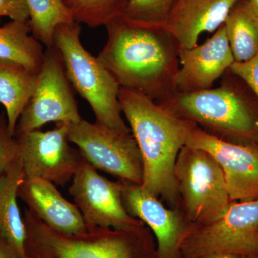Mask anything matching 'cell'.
Returning <instances> with one entry per match:
<instances>
[{
  "label": "cell",
  "mask_w": 258,
  "mask_h": 258,
  "mask_svg": "<svg viewBox=\"0 0 258 258\" xmlns=\"http://www.w3.org/2000/svg\"><path fill=\"white\" fill-rule=\"evenodd\" d=\"M105 27L106 43L97 58L120 88L142 93L155 101L176 92L180 47L164 25L122 15Z\"/></svg>",
  "instance_id": "obj_1"
},
{
  "label": "cell",
  "mask_w": 258,
  "mask_h": 258,
  "mask_svg": "<svg viewBox=\"0 0 258 258\" xmlns=\"http://www.w3.org/2000/svg\"><path fill=\"white\" fill-rule=\"evenodd\" d=\"M118 100L142 156L141 186L154 196L171 198L176 187V161L196 125L142 93L120 88Z\"/></svg>",
  "instance_id": "obj_2"
},
{
  "label": "cell",
  "mask_w": 258,
  "mask_h": 258,
  "mask_svg": "<svg viewBox=\"0 0 258 258\" xmlns=\"http://www.w3.org/2000/svg\"><path fill=\"white\" fill-rule=\"evenodd\" d=\"M25 258H159L142 226L130 230L88 229L66 235L47 227L29 209Z\"/></svg>",
  "instance_id": "obj_3"
},
{
  "label": "cell",
  "mask_w": 258,
  "mask_h": 258,
  "mask_svg": "<svg viewBox=\"0 0 258 258\" xmlns=\"http://www.w3.org/2000/svg\"><path fill=\"white\" fill-rule=\"evenodd\" d=\"M80 24H62L55 29L54 47L60 52L70 83L88 102L96 123L121 134H130L122 118L120 86L97 57L88 52L81 40Z\"/></svg>",
  "instance_id": "obj_4"
},
{
  "label": "cell",
  "mask_w": 258,
  "mask_h": 258,
  "mask_svg": "<svg viewBox=\"0 0 258 258\" xmlns=\"http://www.w3.org/2000/svg\"><path fill=\"white\" fill-rule=\"evenodd\" d=\"M156 102L180 118L208 129L207 133L217 137L222 134L252 138L258 134L257 115L244 97L227 81H222L218 88L198 92H176Z\"/></svg>",
  "instance_id": "obj_5"
},
{
  "label": "cell",
  "mask_w": 258,
  "mask_h": 258,
  "mask_svg": "<svg viewBox=\"0 0 258 258\" xmlns=\"http://www.w3.org/2000/svg\"><path fill=\"white\" fill-rule=\"evenodd\" d=\"M180 252L184 258L215 254L258 257V198L230 203L215 221L185 232Z\"/></svg>",
  "instance_id": "obj_6"
},
{
  "label": "cell",
  "mask_w": 258,
  "mask_h": 258,
  "mask_svg": "<svg viewBox=\"0 0 258 258\" xmlns=\"http://www.w3.org/2000/svg\"><path fill=\"white\" fill-rule=\"evenodd\" d=\"M81 120L60 52L55 47L46 48L36 86L19 118L15 137L40 130L51 122L73 124Z\"/></svg>",
  "instance_id": "obj_7"
},
{
  "label": "cell",
  "mask_w": 258,
  "mask_h": 258,
  "mask_svg": "<svg viewBox=\"0 0 258 258\" xmlns=\"http://www.w3.org/2000/svg\"><path fill=\"white\" fill-rule=\"evenodd\" d=\"M175 176L194 221L202 225L215 221L230 205L222 169L205 151L184 146L176 161Z\"/></svg>",
  "instance_id": "obj_8"
},
{
  "label": "cell",
  "mask_w": 258,
  "mask_h": 258,
  "mask_svg": "<svg viewBox=\"0 0 258 258\" xmlns=\"http://www.w3.org/2000/svg\"><path fill=\"white\" fill-rule=\"evenodd\" d=\"M68 137L83 159L96 169L141 185L143 166L140 151L131 134H121L99 123L81 120L69 125Z\"/></svg>",
  "instance_id": "obj_9"
},
{
  "label": "cell",
  "mask_w": 258,
  "mask_h": 258,
  "mask_svg": "<svg viewBox=\"0 0 258 258\" xmlns=\"http://www.w3.org/2000/svg\"><path fill=\"white\" fill-rule=\"evenodd\" d=\"M69 123H56L52 130L32 131L17 136L26 179L39 178L64 186L83 164L79 149L70 145Z\"/></svg>",
  "instance_id": "obj_10"
},
{
  "label": "cell",
  "mask_w": 258,
  "mask_h": 258,
  "mask_svg": "<svg viewBox=\"0 0 258 258\" xmlns=\"http://www.w3.org/2000/svg\"><path fill=\"white\" fill-rule=\"evenodd\" d=\"M71 181L69 193L82 214L87 230H130L142 226V221L133 218L125 208L123 184L107 179L86 160Z\"/></svg>",
  "instance_id": "obj_11"
},
{
  "label": "cell",
  "mask_w": 258,
  "mask_h": 258,
  "mask_svg": "<svg viewBox=\"0 0 258 258\" xmlns=\"http://www.w3.org/2000/svg\"><path fill=\"white\" fill-rule=\"evenodd\" d=\"M186 146L208 153L223 172L230 201L258 198V151L218 138L195 126Z\"/></svg>",
  "instance_id": "obj_12"
},
{
  "label": "cell",
  "mask_w": 258,
  "mask_h": 258,
  "mask_svg": "<svg viewBox=\"0 0 258 258\" xmlns=\"http://www.w3.org/2000/svg\"><path fill=\"white\" fill-rule=\"evenodd\" d=\"M235 62L224 25L206 42L189 49H180L176 92L193 93L212 88Z\"/></svg>",
  "instance_id": "obj_13"
},
{
  "label": "cell",
  "mask_w": 258,
  "mask_h": 258,
  "mask_svg": "<svg viewBox=\"0 0 258 258\" xmlns=\"http://www.w3.org/2000/svg\"><path fill=\"white\" fill-rule=\"evenodd\" d=\"M123 182L122 198L125 208L154 232L158 257L179 258L180 243L185 232L177 214L166 208L141 185Z\"/></svg>",
  "instance_id": "obj_14"
},
{
  "label": "cell",
  "mask_w": 258,
  "mask_h": 258,
  "mask_svg": "<svg viewBox=\"0 0 258 258\" xmlns=\"http://www.w3.org/2000/svg\"><path fill=\"white\" fill-rule=\"evenodd\" d=\"M239 1L176 0L163 25L175 37L180 49L192 48L201 34L215 33L224 25Z\"/></svg>",
  "instance_id": "obj_15"
},
{
  "label": "cell",
  "mask_w": 258,
  "mask_h": 258,
  "mask_svg": "<svg viewBox=\"0 0 258 258\" xmlns=\"http://www.w3.org/2000/svg\"><path fill=\"white\" fill-rule=\"evenodd\" d=\"M18 195L28 209L52 230L66 235L87 231L79 209L66 200L53 183L39 178H25Z\"/></svg>",
  "instance_id": "obj_16"
},
{
  "label": "cell",
  "mask_w": 258,
  "mask_h": 258,
  "mask_svg": "<svg viewBox=\"0 0 258 258\" xmlns=\"http://www.w3.org/2000/svg\"><path fill=\"white\" fill-rule=\"evenodd\" d=\"M25 179L21 159L0 177V235L25 258L26 227L18 203V189Z\"/></svg>",
  "instance_id": "obj_17"
},
{
  "label": "cell",
  "mask_w": 258,
  "mask_h": 258,
  "mask_svg": "<svg viewBox=\"0 0 258 258\" xmlns=\"http://www.w3.org/2000/svg\"><path fill=\"white\" fill-rule=\"evenodd\" d=\"M37 74L15 61L0 59V103L5 107L8 129L13 136L36 86Z\"/></svg>",
  "instance_id": "obj_18"
},
{
  "label": "cell",
  "mask_w": 258,
  "mask_h": 258,
  "mask_svg": "<svg viewBox=\"0 0 258 258\" xmlns=\"http://www.w3.org/2000/svg\"><path fill=\"white\" fill-rule=\"evenodd\" d=\"M236 62L251 60L258 53V17L247 0H240L224 23Z\"/></svg>",
  "instance_id": "obj_19"
},
{
  "label": "cell",
  "mask_w": 258,
  "mask_h": 258,
  "mask_svg": "<svg viewBox=\"0 0 258 258\" xmlns=\"http://www.w3.org/2000/svg\"><path fill=\"white\" fill-rule=\"evenodd\" d=\"M30 33L28 22L12 20L1 26L0 20V59L15 61L38 73L45 51Z\"/></svg>",
  "instance_id": "obj_20"
},
{
  "label": "cell",
  "mask_w": 258,
  "mask_h": 258,
  "mask_svg": "<svg viewBox=\"0 0 258 258\" xmlns=\"http://www.w3.org/2000/svg\"><path fill=\"white\" fill-rule=\"evenodd\" d=\"M31 35L46 48L54 47L57 26L74 22L62 0H26Z\"/></svg>",
  "instance_id": "obj_21"
},
{
  "label": "cell",
  "mask_w": 258,
  "mask_h": 258,
  "mask_svg": "<svg viewBox=\"0 0 258 258\" xmlns=\"http://www.w3.org/2000/svg\"><path fill=\"white\" fill-rule=\"evenodd\" d=\"M76 23L91 28L104 25L124 15L129 0H62Z\"/></svg>",
  "instance_id": "obj_22"
},
{
  "label": "cell",
  "mask_w": 258,
  "mask_h": 258,
  "mask_svg": "<svg viewBox=\"0 0 258 258\" xmlns=\"http://www.w3.org/2000/svg\"><path fill=\"white\" fill-rule=\"evenodd\" d=\"M176 0H129L124 15L144 23L165 22Z\"/></svg>",
  "instance_id": "obj_23"
},
{
  "label": "cell",
  "mask_w": 258,
  "mask_h": 258,
  "mask_svg": "<svg viewBox=\"0 0 258 258\" xmlns=\"http://www.w3.org/2000/svg\"><path fill=\"white\" fill-rule=\"evenodd\" d=\"M20 158L18 141L8 129V120L0 115V177Z\"/></svg>",
  "instance_id": "obj_24"
},
{
  "label": "cell",
  "mask_w": 258,
  "mask_h": 258,
  "mask_svg": "<svg viewBox=\"0 0 258 258\" xmlns=\"http://www.w3.org/2000/svg\"><path fill=\"white\" fill-rule=\"evenodd\" d=\"M229 71L244 81L258 99V53L246 62H234Z\"/></svg>",
  "instance_id": "obj_25"
},
{
  "label": "cell",
  "mask_w": 258,
  "mask_h": 258,
  "mask_svg": "<svg viewBox=\"0 0 258 258\" xmlns=\"http://www.w3.org/2000/svg\"><path fill=\"white\" fill-rule=\"evenodd\" d=\"M3 16L16 21L28 22L30 15L26 0H0V18Z\"/></svg>",
  "instance_id": "obj_26"
},
{
  "label": "cell",
  "mask_w": 258,
  "mask_h": 258,
  "mask_svg": "<svg viewBox=\"0 0 258 258\" xmlns=\"http://www.w3.org/2000/svg\"><path fill=\"white\" fill-rule=\"evenodd\" d=\"M0 258H20L16 250L0 235Z\"/></svg>",
  "instance_id": "obj_27"
},
{
  "label": "cell",
  "mask_w": 258,
  "mask_h": 258,
  "mask_svg": "<svg viewBox=\"0 0 258 258\" xmlns=\"http://www.w3.org/2000/svg\"><path fill=\"white\" fill-rule=\"evenodd\" d=\"M237 256L232 255V254H211V255L206 256L203 258H238Z\"/></svg>",
  "instance_id": "obj_28"
},
{
  "label": "cell",
  "mask_w": 258,
  "mask_h": 258,
  "mask_svg": "<svg viewBox=\"0 0 258 258\" xmlns=\"http://www.w3.org/2000/svg\"><path fill=\"white\" fill-rule=\"evenodd\" d=\"M247 1L252 9L253 10L254 13L258 17V0H247Z\"/></svg>",
  "instance_id": "obj_29"
},
{
  "label": "cell",
  "mask_w": 258,
  "mask_h": 258,
  "mask_svg": "<svg viewBox=\"0 0 258 258\" xmlns=\"http://www.w3.org/2000/svg\"><path fill=\"white\" fill-rule=\"evenodd\" d=\"M238 258H258V257H240Z\"/></svg>",
  "instance_id": "obj_30"
}]
</instances>
